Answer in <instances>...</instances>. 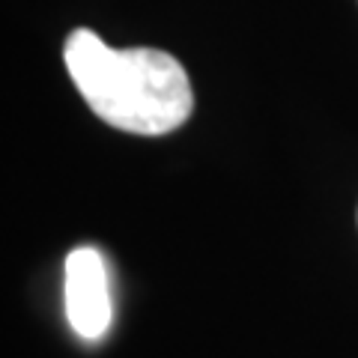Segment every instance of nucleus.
I'll return each instance as SVG.
<instances>
[{
  "label": "nucleus",
  "instance_id": "f257e3e1",
  "mask_svg": "<svg viewBox=\"0 0 358 358\" xmlns=\"http://www.w3.org/2000/svg\"><path fill=\"white\" fill-rule=\"evenodd\" d=\"M63 60L90 110L114 129L152 138L192 117V81L162 48H108L93 30L78 27L63 42Z\"/></svg>",
  "mask_w": 358,
  "mask_h": 358
},
{
  "label": "nucleus",
  "instance_id": "f03ea898",
  "mask_svg": "<svg viewBox=\"0 0 358 358\" xmlns=\"http://www.w3.org/2000/svg\"><path fill=\"white\" fill-rule=\"evenodd\" d=\"M66 317L78 338L99 341L110 329V289H108V266L96 248L69 251L66 257Z\"/></svg>",
  "mask_w": 358,
  "mask_h": 358
}]
</instances>
